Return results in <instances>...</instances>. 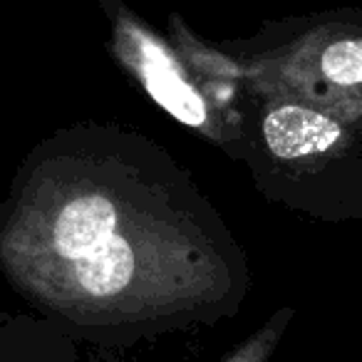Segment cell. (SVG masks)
Returning a JSON list of instances; mask_svg holds the SVG:
<instances>
[{"mask_svg": "<svg viewBox=\"0 0 362 362\" xmlns=\"http://www.w3.org/2000/svg\"><path fill=\"white\" fill-rule=\"evenodd\" d=\"M139 187L85 189L50 226V248L95 305L136 317L204 303L221 291L218 263L187 216Z\"/></svg>", "mask_w": 362, "mask_h": 362, "instance_id": "cell-1", "label": "cell"}, {"mask_svg": "<svg viewBox=\"0 0 362 362\" xmlns=\"http://www.w3.org/2000/svg\"><path fill=\"white\" fill-rule=\"evenodd\" d=\"M243 85L335 110L362 127V13L313 16L248 57H236Z\"/></svg>", "mask_w": 362, "mask_h": 362, "instance_id": "cell-2", "label": "cell"}, {"mask_svg": "<svg viewBox=\"0 0 362 362\" xmlns=\"http://www.w3.org/2000/svg\"><path fill=\"white\" fill-rule=\"evenodd\" d=\"M110 6L115 52L127 70L181 124L202 132L218 144H226L238 129V117L231 110L233 105L218 97L176 47L166 45L122 6Z\"/></svg>", "mask_w": 362, "mask_h": 362, "instance_id": "cell-3", "label": "cell"}, {"mask_svg": "<svg viewBox=\"0 0 362 362\" xmlns=\"http://www.w3.org/2000/svg\"><path fill=\"white\" fill-rule=\"evenodd\" d=\"M261 136L266 149L286 164H322L342 156L362 132L335 110L288 95H261Z\"/></svg>", "mask_w": 362, "mask_h": 362, "instance_id": "cell-4", "label": "cell"}, {"mask_svg": "<svg viewBox=\"0 0 362 362\" xmlns=\"http://www.w3.org/2000/svg\"><path fill=\"white\" fill-rule=\"evenodd\" d=\"M288 327V313H278L268 325H263L258 332H253L241 347L231 352L228 357H223L221 362H268L276 350V345L281 342V335Z\"/></svg>", "mask_w": 362, "mask_h": 362, "instance_id": "cell-5", "label": "cell"}]
</instances>
